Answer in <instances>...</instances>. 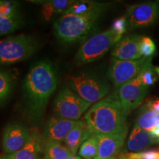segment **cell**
<instances>
[{
  "label": "cell",
  "mask_w": 159,
  "mask_h": 159,
  "mask_svg": "<svg viewBox=\"0 0 159 159\" xmlns=\"http://www.w3.org/2000/svg\"><path fill=\"white\" fill-rule=\"evenodd\" d=\"M68 83L71 90L91 104L100 101L110 91V85L106 81L83 71L71 75Z\"/></svg>",
  "instance_id": "6"
},
{
  "label": "cell",
  "mask_w": 159,
  "mask_h": 159,
  "mask_svg": "<svg viewBox=\"0 0 159 159\" xmlns=\"http://www.w3.org/2000/svg\"><path fill=\"white\" fill-rule=\"evenodd\" d=\"M148 87L145 86L137 77L115 89L111 97L116 99L129 113L142 104L148 94Z\"/></svg>",
  "instance_id": "9"
},
{
  "label": "cell",
  "mask_w": 159,
  "mask_h": 159,
  "mask_svg": "<svg viewBox=\"0 0 159 159\" xmlns=\"http://www.w3.org/2000/svg\"><path fill=\"white\" fill-rule=\"evenodd\" d=\"M139 79L145 86L149 87L152 85L157 80V76L155 74L153 69L152 67V62L148 63L142 69L140 74L138 75Z\"/></svg>",
  "instance_id": "27"
},
{
  "label": "cell",
  "mask_w": 159,
  "mask_h": 159,
  "mask_svg": "<svg viewBox=\"0 0 159 159\" xmlns=\"http://www.w3.org/2000/svg\"><path fill=\"white\" fill-rule=\"evenodd\" d=\"M77 122L53 115L46 122L43 128L44 139L54 142H63Z\"/></svg>",
  "instance_id": "12"
},
{
  "label": "cell",
  "mask_w": 159,
  "mask_h": 159,
  "mask_svg": "<svg viewBox=\"0 0 159 159\" xmlns=\"http://www.w3.org/2000/svg\"><path fill=\"white\" fill-rule=\"evenodd\" d=\"M139 50L143 57H152L156 52V44L150 38L142 37L139 43Z\"/></svg>",
  "instance_id": "28"
},
{
  "label": "cell",
  "mask_w": 159,
  "mask_h": 159,
  "mask_svg": "<svg viewBox=\"0 0 159 159\" xmlns=\"http://www.w3.org/2000/svg\"><path fill=\"white\" fill-rule=\"evenodd\" d=\"M146 105L152 111L159 114V99H153L148 101Z\"/></svg>",
  "instance_id": "30"
},
{
  "label": "cell",
  "mask_w": 159,
  "mask_h": 159,
  "mask_svg": "<svg viewBox=\"0 0 159 159\" xmlns=\"http://www.w3.org/2000/svg\"><path fill=\"white\" fill-rule=\"evenodd\" d=\"M98 152V140L95 134L83 143L78 150L79 156L83 159H96Z\"/></svg>",
  "instance_id": "22"
},
{
  "label": "cell",
  "mask_w": 159,
  "mask_h": 159,
  "mask_svg": "<svg viewBox=\"0 0 159 159\" xmlns=\"http://www.w3.org/2000/svg\"><path fill=\"white\" fill-rule=\"evenodd\" d=\"M156 128H158V129H159V121H158V122H157L156 126Z\"/></svg>",
  "instance_id": "34"
},
{
  "label": "cell",
  "mask_w": 159,
  "mask_h": 159,
  "mask_svg": "<svg viewBox=\"0 0 159 159\" xmlns=\"http://www.w3.org/2000/svg\"><path fill=\"white\" fill-rule=\"evenodd\" d=\"M92 135L94 134L89 130L88 125L83 119V120L77 121L63 142H65L66 147L75 156L83 143Z\"/></svg>",
  "instance_id": "16"
},
{
  "label": "cell",
  "mask_w": 159,
  "mask_h": 159,
  "mask_svg": "<svg viewBox=\"0 0 159 159\" xmlns=\"http://www.w3.org/2000/svg\"><path fill=\"white\" fill-rule=\"evenodd\" d=\"M22 24L21 16L6 17L0 16V36L12 33L21 27Z\"/></svg>",
  "instance_id": "23"
},
{
  "label": "cell",
  "mask_w": 159,
  "mask_h": 159,
  "mask_svg": "<svg viewBox=\"0 0 159 159\" xmlns=\"http://www.w3.org/2000/svg\"><path fill=\"white\" fill-rule=\"evenodd\" d=\"M13 89V80L5 71L0 70V104L8 99Z\"/></svg>",
  "instance_id": "24"
},
{
  "label": "cell",
  "mask_w": 159,
  "mask_h": 159,
  "mask_svg": "<svg viewBox=\"0 0 159 159\" xmlns=\"http://www.w3.org/2000/svg\"><path fill=\"white\" fill-rule=\"evenodd\" d=\"M122 39L111 28L94 35L80 47L75 55V62L78 65L94 62L104 56Z\"/></svg>",
  "instance_id": "5"
},
{
  "label": "cell",
  "mask_w": 159,
  "mask_h": 159,
  "mask_svg": "<svg viewBox=\"0 0 159 159\" xmlns=\"http://www.w3.org/2000/svg\"><path fill=\"white\" fill-rule=\"evenodd\" d=\"M151 62L152 57H142L136 61H121L112 57L108 77L116 89L138 77L142 69Z\"/></svg>",
  "instance_id": "8"
},
{
  "label": "cell",
  "mask_w": 159,
  "mask_h": 159,
  "mask_svg": "<svg viewBox=\"0 0 159 159\" xmlns=\"http://www.w3.org/2000/svg\"><path fill=\"white\" fill-rule=\"evenodd\" d=\"M105 9V5L94 1H75L73 5L64 13L76 15L89 14L97 11H103Z\"/></svg>",
  "instance_id": "21"
},
{
  "label": "cell",
  "mask_w": 159,
  "mask_h": 159,
  "mask_svg": "<svg viewBox=\"0 0 159 159\" xmlns=\"http://www.w3.org/2000/svg\"><path fill=\"white\" fill-rule=\"evenodd\" d=\"M130 113L111 95L94 103L85 113L84 120L93 134L128 133L127 118Z\"/></svg>",
  "instance_id": "2"
},
{
  "label": "cell",
  "mask_w": 159,
  "mask_h": 159,
  "mask_svg": "<svg viewBox=\"0 0 159 159\" xmlns=\"http://www.w3.org/2000/svg\"><path fill=\"white\" fill-rule=\"evenodd\" d=\"M127 25H128V21H127L126 17H119L114 21L112 27H111V29H112L117 35L122 37L123 34L126 32Z\"/></svg>",
  "instance_id": "29"
},
{
  "label": "cell",
  "mask_w": 159,
  "mask_h": 159,
  "mask_svg": "<svg viewBox=\"0 0 159 159\" xmlns=\"http://www.w3.org/2000/svg\"><path fill=\"white\" fill-rule=\"evenodd\" d=\"M69 159H82L80 157L77 156H72L71 157H70Z\"/></svg>",
  "instance_id": "32"
},
{
  "label": "cell",
  "mask_w": 159,
  "mask_h": 159,
  "mask_svg": "<svg viewBox=\"0 0 159 159\" xmlns=\"http://www.w3.org/2000/svg\"><path fill=\"white\" fill-rule=\"evenodd\" d=\"M119 158L122 159H159V150H150L139 152H125Z\"/></svg>",
  "instance_id": "25"
},
{
  "label": "cell",
  "mask_w": 159,
  "mask_h": 159,
  "mask_svg": "<svg viewBox=\"0 0 159 159\" xmlns=\"http://www.w3.org/2000/svg\"><path fill=\"white\" fill-rule=\"evenodd\" d=\"M38 47L35 39L26 34L0 40V66L14 64L30 58Z\"/></svg>",
  "instance_id": "4"
},
{
  "label": "cell",
  "mask_w": 159,
  "mask_h": 159,
  "mask_svg": "<svg viewBox=\"0 0 159 159\" xmlns=\"http://www.w3.org/2000/svg\"><path fill=\"white\" fill-rule=\"evenodd\" d=\"M108 159H118V158H108Z\"/></svg>",
  "instance_id": "35"
},
{
  "label": "cell",
  "mask_w": 159,
  "mask_h": 159,
  "mask_svg": "<svg viewBox=\"0 0 159 159\" xmlns=\"http://www.w3.org/2000/svg\"><path fill=\"white\" fill-rule=\"evenodd\" d=\"M44 142L37 130H31L29 141L21 150L12 154H7L2 159H39V155L43 151Z\"/></svg>",
  "instance_id": "15"
},
{
  "label": "cell",
  "mask_w": 159,
  "mask_h": 159,
  "mask_svg": "<svg viewBox=\"0 0 159 159\" xmlns=\"http://www.w3.org/2000/svg\"><path fill=\"white\" fill-rule=\"evenodd\" d=\"M31 130L19 122H10L2 133V148L7 154L21 150L28 142Z\"/></svg>",
  "instance_id": "11"
},
{
  "label": "cell",
  "mask_w": 159,
  "mask_h": 159,
  "mask_svg": "<svg viewBox=\"0 0 159 159\" xmlns=\"http://www.w3.org/2000/svg\"><path fill=\"white\" fill-rule=\"evenodd\" d=\"M91 106V103L83 100L69 87H64L55 97L53 112L55 116L61 118L78 121Z\"/></svg>",
  "instance_id": "7"
},
{
  "label": "cell",
  "mask_w": 159,
  "mask_h": 159,
  "mask_svg": "<svg viewBox=\"0 0 159 159\" xmlns=\"http://www.w3.org/2000/svg\"><path fill=\"white\" fill-rule=\"evenodd\" d=\"M159 13V4L147 2L131 5L125 17L132 28H142L153 24Z\"/></svg>",
  "instance_id": "10"
},
{
  "label": "cell",
  "mask_w": 159,
  "mask_h": 159,
  "mask_svg": "<svg viewBox=\"0 0 159 159\" xmlns=\"http://www.w3.org/2000/svg\"><path fill=\"white\" fill-rule=\"evenodd\" d=\"M0 159H2V158H0Z\"/></svg>",
  "instance_id": "37"
},
{
  "label": "cell",
  "mask_w": 159,
  "mask_h": 159,
  "mask_svg": "<svg viewBox=\"0 0 159 159\" xmlns=\"http://www.w3.org/2000/svg\"><path fill=\"white\" fill-rule=\"evenodd\" d=\"M18 3L14 1L0 0V16L6 17H14L20 16Z\"/></svg>",
  "instance_id": "26"
},
{
  "label": "cell",
  "mask_w": 159,
  "mask_h": 159,
  "mask_svg": "<svg viewBox=\"0 0 159 159\" xmlns=\"http://www.w3.org/2000/svg\"><path fill=\"white\" fill-rule=\"evenodd\" d=\"M57 83L55 69L48 61H39L30 69L22 89L26 116L33 124L40 125L43 121Z\"/></svg>",
  "instance_id": "1"
},
{
  "label": "cell",
  "mask_w": 159,
  "mask_h": 159,
  "mask_svg": "<svg viewBox=\"0 0 159 159\" xmlns=\"http://www.w3.org/2000/svg\"><path fill=\"white\" fill-rule=\"evenodd\" d=\"M159 121V114L152 111L145 104L140 111L137 119L136 125L143 130L152 132L156 129L157 122Z\"/></svg>",
  "instance_id": "20"
},
{
  "label": "cell",
  "mask_w": 159,
  "mask_h": 159,
  "mask_svg": "<svg viewBox=\"0 0 159 159\" xmlns=\"http://www.w3.org/2000/svg\"><path fill=\"white\" fill-rule=\"evenodd\" d=\"M43 159H69L74 156L70 150L61 142L46 140L43 145Z\"/></svg>",
  "instance_id": "18"
},
{
  "label": "cell",
  "mask_w": 159,
  "mask_h": 159,
  "mask_svg": "<svg viewBox=\"0 0 159 159\" xmlns=\"http://www.w3.org/2000/svg\"><path fill=\"white\" fill-rule=\"evenodd\" d=\"M158 142V139L150 132L143 130L136 124L129 136L127 149L131 152H142L144 149Z\"/></svg>",
  "instance_id": "17"
},
{
  "label": "cell",
  "mask_w": 159,
  "mask_h": 159,
  "mask_svg": "<svg viewBox=\"0 0 159 159\" xmlns=\"http://www.w3.org/2000/svg\"><path fill=\"white\" fill-rule=\"evenodd\" d=\"M103 11L76 15L64 13L54 23L56 37L63 43L83 41L96 27Z\"/></svg>",
  "instance_id": "3"
},
{
  "label": "cell",
  "mask_w": 159,
  "mask_h": 159,
  "mask_svg": "<svg viewBox=\"0 0 159 159\" xmlns=\"http://www.w3.org/2000/svg\"><path fill=\"white\" fill-rule=\"evenodd\" d=\"M155 71H156V72L159 75V67H156V68H155Z\"/></svg>",
  "instance_id": "33"
},
{
  "label": "cell",
  "mask_w": 159,
  "mask_h": 159,
  "mask_svg": "<svg viewBox=\"0 0 159 159\" xmlns=\"http://www.w3.org/2000/svg\"><path fill=\"white\" fill-rule=\"evenodd\" d=\"M141 38L138 35H131L122 38L113 49V58L121 61H136L141 59L142 55L139 50Z\"/></svg>",
  "instance_id": "13"
},
{
  "label": "cell",
  "mask_w": 159,
  "mask_h": 159,
  "mask_svg": "<svg viewBox=\"0 0 159 159\" xmlns=\"http://www.w3.org/2000/svg\"><path fill=\"white\" fill-rule=\"evenodd\" d=\"M118 159H122V158H118Z\"/></svg>",
  "instance_id": "36"
},
{
  "label": "cell",
  "mask_w": 159,
  "mask_h": 159,
  "mask_svg": "<svg viewBox=\"0 0 159 159\" xmlns=\"http://www.w3.org/2000/svg\"><path fill=\"white\" fill-rule=\"evenodd\" d=\"M127 134L128 133L96 135L98 140V152L96 159L116 158V154L124 144Z\"/></svg>",
  "instance_id": "14"
},
{
  "label": "cell",
  "mask_w": 159,
  "mask_h": 159,
  "mask_svg": "<svg viewBox=\"0 0 159 159\" xmlns=\"http://www.w3.org/2000/svg\"><path fill=\"white\" fill-rule=\"evenodd\" d=\"M38 4L43 6L42 12L45 19H50L53 14H63L68 10L75 1L70 0H49V1H38Z\"/></svg>",
  "instance_id": "19"
},
{
  "label": "cell",
  "mask_w": 159,
  "mask_h": 159,
  "mask_svg": "<svg viewBox=\"0 0 159 159\" xmlns=\"http://www.w3.org/2000/svg\"><path fill=\"white\" fill-rule=\"evenodd\" d=\"M150 133L152 134V136H153L154 137H156V138L158 139V142L159 143V129H158V128L154 129V130Z\"/></svg>",
  "instance_id": "31"
}]
</instances>
